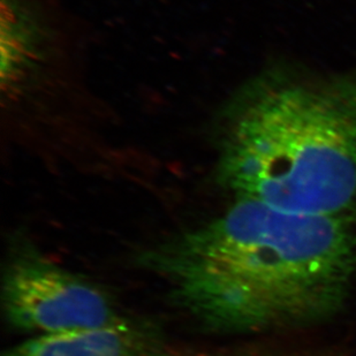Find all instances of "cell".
<instances>
[{
	"label": "cell",
	"mask_w": 356,
	"mask_h": 356,
	"mask_svg": "<svg viewBox=\"0 0 356 356\" xmlns=\"http://www.w3.org/2000/svg\"><path fill=\"white\" fill-rule=\"evenodd\" d=\"M142 259L213 331L309 322L343 302L356 275V212L303 215L238 197Z\"/></svg>",
	"instance_id": "1"
},
{
	"label": "cell",
	"mask_w": 356,
	"mask_h": 356,
	"mask_svg": "<svg viewBox=\"0 0 356 356\" xmlns=\"http://www.w3.org/2000/svg\"><path fill=\"white\" fill-rule=\"evenodd\" d=\"M220 175L238 197L284 211L356 212V75L259 82L238 108Z\"/></svg>",
	"instance_id": "2"
},
{
	"label": "cell",
	"mask_w": 356,
	"mask_h": 356,
	"mask_svg": "<svg viewBox=\"0 0 356 356\" xmlns=\"http://www.w3.org/2000/svg\"><path fill=\"white\" fill-rule=\"evenodd\" d=\"M1 293L10 325L38 336L110 325L124 318L104 289L28 245L15 249L10 257Z\"/></svg>",
	"instance_id": "3"
},
{
	"label": "cell",
	"mask_w": 356,
	"mask_h": 356,
	"mask_svg": "<svg viewBox=\"0 0 356 356\" xmlns=\"http://www.w3.org/2000/svg\"><path fill=\"white\" fill-rule=\"evenodd\" d=\"M3 356H166V347L155 326L122 318L110 325L36 336Z\"/></svg>",
	"instance_id": "4"
}]
</instances>
